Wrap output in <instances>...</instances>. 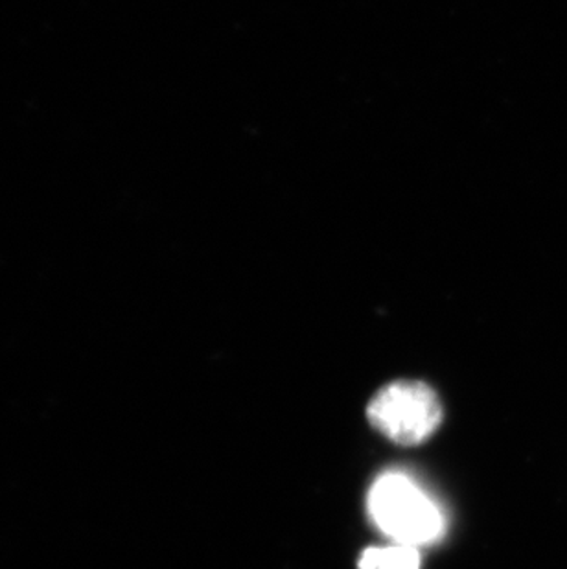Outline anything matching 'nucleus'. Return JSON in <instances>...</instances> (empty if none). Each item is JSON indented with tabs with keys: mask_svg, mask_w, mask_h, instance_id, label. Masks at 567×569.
I'll list each match as a JSON object with an SVG mask.
<instances>
[{
	"mask_svg": "<svg viewBox=\"0 0 567 569\" xmlns=\"http://www.w3.org/2000/svg\"><path fill=\"white\" fill-rule=\"evenodd\" d=\"M369 512L378 529L404 546L418 548L445 531L437 503L404 473H386L372 485Z\"/></svg>",
	"mask_w": 567,
	"mask_h": 569,
	"instance_id": "obj_1",
	"label": "nucleus"
},
{
	"mask_svg": "<svg viewBox=\"0 0 567 569\" xmlns=\"http://www.w3.org/2000/svg\"><path fill=\"white\" fill-rule=\"evenodd\" d=\"M370 425L398 445H420L439 428L442 408L431 387L422 381H395L370 400Z\"/></svg>",
	"mask_w": 567,
	"mask_h": 569,
	"instance_id": "obj_2",
	"label": "nucleus"
},
{
	"mask_svg": "<svg viewBox=\"0 0 567 569\" xmlns=\"http://www.w3.org/2000/svg\"><path fill=\"white\" fill-rule=\"evenodd\" d=\"M420 555L417 548L397 543L391 548H370L361 555L359 569H418Z\"/></svg>",
	"mask_w": 567,
	"mask_h": 569,
	"instance_id": "obj_3",
	"label": "nucleus"
}]
</instances>
